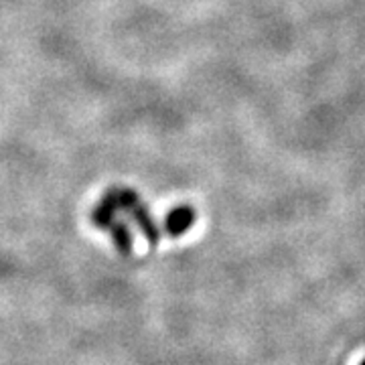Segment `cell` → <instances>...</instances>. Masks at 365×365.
Listing matches in <instances>:
<instances>
[{"label":"cell","instance_id":"6da1fadb","mask_svg":"<svg viewBox=\"0 0 365 365\" xmlns=\"http://www.w3.org/2000/svg\"><path fill=\"white\" fill-rule=\"evenodd\" d=\"M128 213L132 215L134 223L140 227V232L144 234V237L150 242V246H157L158 240H160V230H158V225L155 223V220H153V215L148 213V209H146V205H144L140 197L128 207Z\"/></svg>","mask_w":365,"mask_h":365},{"label":"cell","instance_id":"7a4b0ae2","mask_svg":"<svg viewBox=\"0 0 365 365\" xmlns=\"http://www.w3.org/2000/svg\"><path fill=\"white\" fill-rule=\"evenodd\" d=\"M195 223V209L189 207V205H179L173 211L167 213V220H165V232L170 237H179L187 230H191Z\"/></svg>","mask_w":365,"mask_h":365},{"label":"cell","instance_id":"3957f363","mask_svg":"<svg viewBox=\"0 0 365 365\" xmlns=\"http://www.w3.org/2000/svg\"><path fill=\"white\" fill-rule=\"evenodd\" d=\"M106 230H110V234H112V237H114V244H116L118 250H120L122 254H130L132 235L126 223L120 222V220H114V222L110 223Z\"/></svg>","mask_w":365,"mask_h":365},{"label":"cell","instance_id":"277c9868","mask_svg":"<svg viewBox=\"0 0 365 365\" xmlns=\"http://www.w3.org/2000/svg\"><path fill=\"white\" fill-rule=\"evenodd\" d=\"M361 365H365V359H364V361H361Z\"/></svg>","mask_w":365,"mask_h":365}]
</instances>
